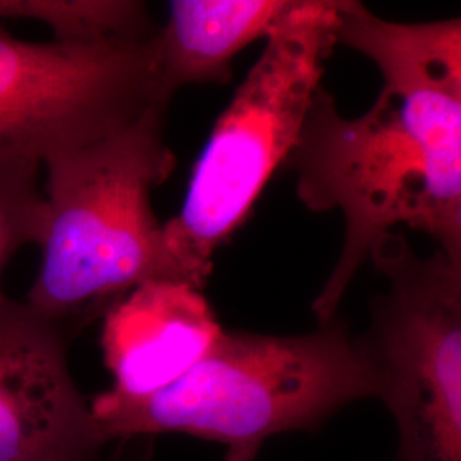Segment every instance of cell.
I'll return each mask as SVG.
<instances>
[{
  "mask_svg": "<svg viewBox=\"0 0 461 461\" xmlns=\"http://www.w3.org/2000/svg\"><path fill=\"white\" fill-rule=\"evenodd\" d=\"M335 40L367 57L384 84L356 118L342 116L321 86L284 163L310 211L346 219L340 257L313 303L320 325L335 318L375 243L396 226L426 232L461 264L460 17L393 23L346 0Z\"/></svg>",
  "mask_w": 461,
  "mask_h": 461,
  "instance_id": "cell-1",
  "label": "cell"
},
{
  "mask_svg": "<svg viewBox=\"0 0 461 461\" xmlns=\"http://www.w3.org/2000/svg\"><path fill=\"white\" fill-rule=\"evenodd\" d=\"M167 104L45 161V230L26 304L74 337L133 289L178 279L150 194L175 169Z\"/></svg>",
  "mask_w": 461,
  "mask_h": 461,
  "instance_id": "cell-2",
  "label": "cell"
},
{
  "mask_svg": "<svg viewBox=\"0 0 461 461\" xmlns=\"http://www.w3.org/2000/svg\"><path fill=\"white\" fill-rule=\"evenodd\" d=\"M376 395L363 337L333 318L304 335L224 330L165 390L135 400L99 393L89 407L108 443L178 432L232 447L318 428L347 405Z\"/></svg>",
  "mask_w": 461,
  "mask_h": 461,
  "instance_id": "cell-3",
  "label": "cell"
},
{
  "mask_svg": "<svg viewBox=\"0 0 461 461\" xmlns=\"http://www.w3.org/2000/svg\"><path fill=\"white\" fill-rule=\"evenodd\" d=\"M337 9L339 0H297L217 120L180 212L163 224L167 257L185 284L203 291L215 251L296 146L337 45Z\"/></svg>",
  "mask_w": 461,
  "mask_h": 461,
  "instance_id": "cell-4",
  "label": "cell"
},
{
  "mask_svg": "<svg viewBox=\"0 0 461 461\" xmlns=\"http://www.w3.org/2000/svg\"><path fill=\"white\" fill-rule=\"evenodd\" d=\"M388 279L364 346L398 426L396 461H461V264L386 232L369 253Z\"/></svg>",
  "mask_w": 461,
  "mask_h": 461,
  "instance_id": "cell-5",
  "label": "cell"
},
{
  "mask_svg": "<svg viewBox=\"0 0 461 461\" xmlns=\"http://www.w3.org/2000/svg\"><path fill=\"white\" fill-rule=\"evenodd\" d=\"M169 101L154 38L127 47L33 43L0 24V163L43 166Z\"/></svg>",
  "mask_w": 461,
  "mask_h": 461,
  "instance_id": "cell-6",
  "label": "cell"
},
{
  "mask_svg": "<svg viewBox=\"0 0 461 461\" xmlns=\"http://www.w3.org/2000/svg\"><path fill=\"white\" fill-rule=\"evenodd\" d=\"M70 335L0 294V461H98L108 441L68 367Z\"/></svg>",
  "mask_w": 461,
  "mask_h": 461,
  "instance_id": "cell-7",
  "label": "cell"
},
{
  "mask_svg": "<svg viewBox=\"0 0 461 461\" xmlns=\"http://www.w3.org/2000/svg\"><path fill=\"white\" fill-rule=\"evenodd\" d=\"M101 346L113 384L104 395H154L194 367L224 329L203 293L185 282L154 280L103 316Z\"/></svg>",
  "mask_w": 461,
  "mask_h": 461,
  "instance_id": "cell-8",
  "label": "cell"
},
{
  "mask_svg": "<svg viewBox=\"0 0 461 461\" xmlns=\"http://www.w3.org/2000/svg\"><path fill=\"white\" fill-rule=\"evenodd\" d=\"M297 0H173L154 36L165 91L190 84L228 83L230 62L249 43L267 38Z\"/></svg>",
  "mask_w": 461,
  "mask_h": 461,
  "instance_id": "cell-9",
  "label": "cell"
},
{
  "mask_svg": "<svg viewBox=\"0 0 461 461\" xmlns=\"http://www.w3.org/2000/svg\"><path fill=\"white\" fill-rule=\"evenodd\" d=\"M7 19L45 24L53 41L76 47L142 45L159 30L135 0H0V24Z\"/></svg>",
  "mask_w": 461,
  "mask_h": 461,
  "instance_id": "cell-10",
  "label": "cell"
},
{
  "mask_svg": "<svg viewBox=\"0 0 461 461\" xmlns=\"http://www.w3.org/2000/svg\"><path fill=\"white\" fill-rule=\"evenodd\" d=\"M41 165L33 159L0 163V294L2 276L24 247H38L45 230Z\"/></svg>",
  "mask_w": 461,
  "mask_h": 461,
  "instance_id": "cell-11",
  "label": "cell"
},
{
  "mask_svg": "<svg viewBox=\"0 0 461 461\" xmlns=\"http://www.w3.org/2000/svg\"><path fill=\"white\" fill-rule=\"evenodd\" d=\"M262 445L232 446L224 461H255Z\"/></svg>",
  "mask_w": 461,
  "mask_h": 461,
  "instance_id": "cell-12",
  "label": "cell"
}]
</instances>
